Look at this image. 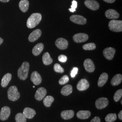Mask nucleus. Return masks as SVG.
<instances>
[{
  "mask_svg": "<svg viewBox=\"0 0 122 122\" xmlns=\"http://www.w3.org/2000/svg\"><path fill=\"white\" fill-rule=\"evenodd\" d=\"M42 20V15L38 13H33L28 18L27 21V26L32 29L38 25Z\"/></svg>",
  "mask_w": 122,
  "mask_h": 122,
  "instance_id": "f257e3e1",
  "label": "nucleus"
},
{
  "mask_svg": "<svg viewBox=\"0 0 122 122\" xmlns=\"http://www.w3.org/2000/svg\"><path fill=\"white\" fill-rule=\"evenodd\" d=\"M30 64L27 61L23 62L21 66L18 70V76L21 80H25L28 76Z\"/></svg>",
  "mask_w": 122,
  "mask_h": 122,
  "instance_id": "f03ea898",
  "label": "nucleus"
},
{
  "mask_svg": "<svg viewBox=\"0 0 122 122\" xmlns=\"http://www.w3.org/2000/svg\"><path fill=\"white\" fill-rule=\"evenodd\" d=\"M8 99L12 101L17 100L20 97V94L18 91L17 87L15 86L10 87L7 92Z\"/></svg>",
  "mask_w": 122,
  "mask_h": 122,
  "instance_id": "7ed1b4c3",
  "label": "nucleus"
},
{
  "mask_svg": "<svg viewBox=\"0 0 122 122\" xmlns=\"http://www.w3.org/2000/svg\"><path fill=\"white\" fill-rule=\"evenodd\" d=\"M109 27L110 30L115 32L122 31V21L113 20L109 23Z\"/></svg>",
  "mask_w": 122,
  "mask_h": 122,
  "instance_id": "20e7f679",
  "label": "nucleus"
},
{
  "mask_svg": "<svg viewBox=\"0 0 122 122\" xmlns=\"http://www.w3.org/2000/svg\"><path fill=\"white\" fill-rule=\"evenodd\" d=\"M109 102V100L107 98L101 97L96 100L95 103L96 106L98 109H103L108 106Z\"/></svg>",
  "mask_w": 122,
  "mask_h": 122,
  "instance_id": "39448f33",
  "label": "nucleus"
},
{
  "mask_svg": "<svg viewBox=\"0 0 122 122\" xmlns=\"http://www.w3.org/2000/svg\"><path fill=\"white\" fill-rule=\"evenodd\" d=\"M71 21L75 24L83 25L86 24V19L80 15H72L70 18Z\"/></svg>",
  "mask_w": 122,
  "mask_h": 122,
  "instance_id": "423d86ee",
  "label": "nucleus"
},
{
  "mask_svg": "<svg viewBox=\"0 0 122 122\" xmlns=\"http://www.w3.org/2000/svg\"><path fill=\"white\" fill-rule=\"evenodd\" d=\"M10 109L8 106L2 107L0 112V119L2 121L7 120L10 114Z\"/></svg>",
  "mask_w": 122,
  "mask_h": 122,
  "instance_id": "0eeeda50",
  "label": "nucleus"
},
{
  "mask_svg": "<svg viewBox=\"0 0 122 122\" xmlns=\"http://www.w3.org/2000/svg\"><path fill=\"white\" fill-rule=\"evenodd\" d=\"M88 35L84 33H78L75 34L73 37V39L76 43H80L86 41L88 39Z\"/></svg>",
  "mask_w": 122,
  "mask_h": 122,
  "instance_id": "6e6552de",
  "label": "nucleus"
},
{
  "mask_svg": "<svg viewBox=\"0 0 122 122\" xmlns=\"http://www.w3.org/2000/svg\"><path fill=\"white\" fill-rule=\"evenodd\" d=\"M55 44L57 48L61 50H64L67 48L68 46V42L65 39L60 38L56 40L55 42Z\"/></svg>",
  "mask_w": 122,
  "mask_h": 122,
  "instance_id": "1a4fd4ad",
  "label": "nucleus"
},
{
  "mask_svg": "<svg viewBox=\"0 0 122 122\" xmlns=\"http://www.w3.org/2000/svg\"><path fill=\"white\" fill-rule=\"evenodd\" d=\"M116 50L113 48H105L103 51V54L104 57L108 60H111L113 59L114 55L115 53Z\"/></svg>",
  "mask_w": 122,
  "mask_h": 122,
  "instance_id": "9d476101",
  "label": "nucleus"
},
{
  "mask_svg": "<svg viewBox=\"0 0 122 122\" xmlns=\"http://www.w3.org/2000/svg\"><path fill=\"white\" fill-rule=\"evenodd\" d=\"M85 5L88 8L92 10H96L100 7L99 3L94 0H86L85 1Z\"/></svg>",
  "mask_w": 122,
  "mask_h": 122,
  "instance_id": "9b49d317",
  "label": "nucleus"
},
{
  "mask_svg": "<svg viewBox=\"0 0 122 122\" xmlns=\"http://www.w3.org/2000/svg\"><path fill=\"white\" fill-rule=\"evenodd\" d=\"M47 90L44 87H40L35 93V99L38 101H41L44 99V97L47 94Z\"/></svg>",
  "mask_w": 122,
  "mask_h": 122,
  "instance_id": "f8f14e48",
  "label": "nucleus"
},
{
  "mask_svg": "<svg viewBox=\"0 0 122 122\" xmlns=\"http://www.w3.org/2000/svg\"><path fill=\"white\" fill-rule=\"evenodd\" d=\"M84 66L88 72H93L95 70V66L90 59H86L84 62Z\"/></svg>",
  "mask_w": 122,
  "mask_h": 122,
  "instance_id": "ddd939ff",
  "label": "nucleus"
},
{
  "mask_svg": "<svg viewBox=\"0 0 122 122\" xmlns=\"http://www.w3.org/2000/svg\"><path fill=\"white\" fill-rule=\"evenodd\" d=\"M42 35V32L40 30L37 29L33 31L29 35L28 39L30 42H34L39 39Z\"/></svg>",
  "mask_w": 122,
  "mask_h": 122,
  "instance_id": "4468645a",
  "label": "nucleus"
},
{
  "mask_svg": "<svg viewBox=\"0 0 122 122\" xmlns=\"http://www.w3.org/2000/svg\"><path fill=\"white\" fill-rule=\"evenodd\" d=\"M90 84L86 79H81L77 85V89L79 91H84L89 87Z\"/></svg>",
  "mask_w": 122,
  "mask_h": 122,
  "instance_id": "2eb2a0df",
  "label": "nucleus"
},
{
  "mask_svg": "<svg viewBox=\"0 0 122 122\" xmlns=\"http://www.w3.org/2000/svg\"><path fill=\"white\" fill-rule=\"evenodd\" d=\"M31 81L35 85H39L41 83L42 79L37 71H34L31 75Z\"/></svg>",
  "mask_w": 122,
  "mask_h": 122,
  "instance_id": "dca6fc26",
  "label": "nucleus"
},
{
  "mask_svg": "<svg viewBox=\"0 0 122 122\" xmlns=\"http://www.w3.org/2000/svg\"><path fill=\"white\" fill-rule=\"evenodd\" d=\"M105 16L109 19L115 20L119 17V14L117 11L113 9H109L105 12Z\"/></svg>",
  "mask_w": 122,
  "mask_h": 122,
  "instance_id": "f3484780",
  "label": "nucleus"
},
{
  "mask_svg": "<svg viewBox=\"0 0 122 122\" xmlns=\"http://www.w3.org/2000/svg\"><path fill=\"white\" fill-rule=\"evenodd\" d=\"M23 113L26 117V118L31 119L34 118L35 116L36 112L35 110L29 107H26L24 109Z\"/></svg>",
  "mask_w": 122,
  "mask_h": 122,
  "instance_id": "a211bd4d",
  "label": "nucleus"
},
{
  "mask_svg": "<svg viewBox=\"0 0 122 122\" xmlns=\"http://www.w3.org/2000/svg\"><path fill=\"white\" fill-rule=\"evenodd\" d=\"M74 115V112L72 110H64L61 113V117L65 120H68L73 118Z\"/></svg>",
  "mask_w": 122,
  "mask_h": 122,
  "instance_id": "6ab92c4d",
  "label": "nucleus"
},
{
  "mask_svg": "<svg viewBox=\"0 0 122 122\" xmlns=\"http://www.w3.org/2000/svg\"><path fill=\"white\" fill-rule=\"evenodd\" d=\"M44 45L42 43H39L36 44L33 48L32 53L35 56H37L42 52L44 50Z\"/></svg>",
  "mask_w": 122,
  "mask_h": 122,
  "instance_id": "aec40b11",
  "label": "nucleus"
},
{
  "mask_svg": "<svg viewBox=\"0 0 122 122\" xmlns=\"http://www.w3.org/2000/svg\"><path fill=\"white\" fill-rule=\"evenodd\" d=\"M91 113L88 110H80L77 114V117L81 119H86L91 116Z\"/></svg>",
  "mask_w": 122,
  "mask_h": 122,
  "instance_id": "412c9836",
  "label": "nucleus"
},
{
  "mask_svg": "<svg viewBox=\"0 0 122 122\" xmlns=\"http://www.w3.org/2000/svg\"><path fill=\"white\" fill-rule=\"evenodd\" d=\"M11 77H12V75L10 73H8L5 74L1 80V86L3 87H6L9 84L10 81H11Z\"/></svg>",
  "mask_w": 122,
  "mask_h": 122,
  "instance_id": "4be33fe9",
  "label": "nucleus"
},
{
  "mask_svg": "<svg viewBox=\"0 0 122 122\" xmlns=\"http://www.w3.org/2000/svg\"><path fill=\"white\" fill-rule=\"evenodd\" d=\"M108 79V75L106 73H103L101 74V75L99 78L98 81V86L99 87H102L104 86L105 83L107 81Z\"/></svg>",
  "mask_w": 122,
  "mask_h": 122,
  "instance_id": "5701e85b",
  "label": "nucleus"
},
{
  "mask_svg": "<svg viewBox=\"0 0 122 122\" xmlns=\"http://www.w3.org/2000/svg\"><path fill=\"white\" fill-rule=\"evenodd\" d=\"M29 1L28 0H21L19 2V5L20 10L23 12H26L29 7Z\"/></svg>",
  "mask_w": 122,
  "mask_h": 122,
  "instance_id": "b1692460",
  "label": "nucleus"
},
{
  "mask_svg": "<svg viewBox=\"0 0 122 122\" xmlns=\"http://www.w3.org/2000/svg\"><path fill=\"white\" fill-rule=\"evenodd\" d=\"M122 81V75L120 74H116L112 79L111 84L113 86H117L121 83Z\"/></svg>",
  "mask_w": 122,
  "mask_h": 122,
  "instance_id": "393cba45",
  "label": "nucleus"
},
{
  "mask_svg": "<svg viewBox=\"0 0 122 122\" xmlns=\"http://www.w3.org/2000/svg\"><path fill=\"white\" fill-rule=\"evenodd\" d=\"M72 92V87L70 85H66L64 87H62L61 91V94L64 96H67L70 95Z\"/></svg>",
  "mask_w": 122,
  "mask_h": 122,
  "instance_id": "a878e982",
  "label": "nucleus"
},
{
  "mask_svg": "<svg viewBox=\"0 0 122 122\" xmlns=\"http://www.w3.org/2000/svg\"><path fill=\"white\" fill-rule=\"evenodd\" d=\"M42 60L45 65H50L53 61L52 58L50 57L49 53L48 52L44 53L42 57Z\"/></svg>",
  "mask_w": 122,
  "mask_h": 122,
  "instance_id": "bb28decb",
  "label": "nucleus"
},
{
  "mask_svg": "<svg viewBox=\"0 0 122 122\" xmlns=\"http://www.w3.org/2000/svg\"><path fill=\"white\" fill-rule=\"evenodd\" d=\"M54 100V99L52 96H48L45 97L43 100V103L44 106H46V107H50Z\"/></svg>",
  "mask_w": 122,
  "mask_h": 122,
  "instance_id": "cd10ccee",
  "label": "nucleus"
},
{
  "mask_svg": "<svg viewBox=\"0 0 122 122\" xmlns=\"http://www.w3.org/2000/svg\"><path fill=\"white\" fill-rule=\"evenodd\" d=\"M117 119V115L115 113H109L105 117V120L107 122H113Z\"/></svg>",
  "mask_w": 122,
  "mask_h": 122,
  "instance_id": "c85d7f7f",
  "label": "nucleus"
},
{
  "mask_svg": "<svg viewBox=\"0 0 122 122\" xmlns=\"http://www.w3.org/2000/svg\"><path fill=\"white\" fill-rule=\"evenodd\" d=\"M16 122H26V118L23 113H18L15 117Z\"/></svg>",
  "mask_w": 122,
  "mask_h": 122,
  "instance_id": "c756f323",
  "label": "nucleus"
},
{
  "mask_svg": "<svg viewBox=\"0 0 122 122\" xmlns=\"http://www.w3.org/2000/svg\"><path fill=\"white\" fill-rule=\"evenodd\" d=\"M82 48L85 50H92L96 49V45L94 43H91L84 45Z\"/></svg>",
  "mask_w": 122,
  "mask_h": 122,
  "instance_id": "7c9ffc66",
  "label": "nucleus"
},
{
  "mask_svg": "<svg viewBox=\"0 0 122 122\" xmlns=\"http://www.w3.org/2000/svg\"><path fill=\"white\" fill-rule=\"evenodd\" d=\"M122 89H119L115 92V93L114 95V96H113L114 100L115 102H118L122 98Z\"/></svg>",
  "mask_w": 122,
  "mask_h": 122,
  "instance_id": "2f4dec72",
  "label": "nucleus"
},
{
  "mask_svg": "<svg viewBox=\"0 0 122 122\" xmlns=\"http://www.w3.org/2000/svg\"><path fill=\"white\" fill-rule=\"evenodd\" d=\"M54 70L55 72L60 73H62L64 72V69L61 66V65L58 63H56L54 65Z\"/></svg>",
  "mask_w": 122,
  "mask_h": 122,
  "instance_id": "473e14b6",
  "label": "nucleus"
},
{
  "mask_svg": "<svg viewBox=\"0 0 122 122\" xmlns=\"http://www.w3.org/2000/svg\"><path fill=\"white\" fill-rule=\"evenodd\" d=\"M69 79L67 75L63 76L59 80V84L61 85H65L66 83H67L69 81Z\"/></svg>",
  "mask_w": 122,
  "mask_h": 122,
  "instance_id": "72a5a7b5",
  "label": "nucleus"
},
{
  "mask_svg": "<svg viewBox=\"0 0 122 122\" xmlns=\"http://www.w3.org/2000/svg\"><path fill=\"white\" fill-rule=\"evenodd\" d=\"M77 6V1L75 0H73L72 1V5H71V8L69 9V10L71 12H74L75 11H76Z\"/></svg>",
  "mask_w": 122,
  "mask_h": 122,
  "instance_id": "f704fd0d",
  "label": "nucleus"
},
{
  "mask_svg": "<svg viewBox=\"0 0 122 122\" xmlns=\"http://www.w3.org/2000/svg\"><path fill=\"white\" fill-rule=\"evenodd\" d=\"M67 57L64 55H59L58 57V60L59 61H60L61 62H66L67 61Z\"/></svg>",
  "mask_w": 122,
  "mask_h": 122,
  "instance_id": "c9c22d12",
  "label": "nucleus"
},
{
  "mask_svg": "<svg viewBox=\"0 0 122 122\" xmlns=\"http://www.w3.org/2000/svg\"><path fill=\"white\" fill-rule=\"evenodd\" d=\"M78 70V69L77 67H74L73 68V69L71 71V77L74 78L75 77L76 75L77 74Z\"/></svg>",
  "mask_w": 122,
  "mask_h": 122,
  "instance_id": "e433bc0d",
  "label": "nucleus"
},
{
  "mask_svg": "<svg viewBox=\"0 0 122 122\" xmlns=\"http://www.w3.org/2000/svg\"><path fill=\"white\" fill-rule=\"evenodd\" d=\"M90 122H101L100 118L98 117H95L92 119Z\"/></svg>",
  "mask_w": 122,
  "mask_h": 122,
  "instance_id": "4c0bfd02",
  "label": "nucleus"
},
{
  "mask_svg": "<svg viewBox=\"0 0 122 122\" xmlns=\"http://www.w3.org/2000/svg\"><path fill=\"white\" fill-rule=\"evenodd\" d=\"M118 117L120 120H122V111L121 110L118 114Z\"/></svg>",
  "mask_w": 122,
  "mask_h": 122,
  "instance_id": "58836bf2",
  "label": "nucleus"
},
{
  "mask_svg": "<svg viewBox=\"0 0 122 122\" xmlns=\"http://www.w3.org/2000/svg\"><path fill=\"white\" fill-rule=\"evenodd\" d=\"M103 0L105 2L109 3H113L115 1V0Z\"/></svg>",
  "mask_w": 122,
  "mask_h": 122,
  "instance_id": "ea45409f",
  "label": "nucleus"
},
{
  "mask_svg": "<svg viewBox=\"0 0 122 122\" xmlns=\"http://www.w3.org/2000/svg\"><path fill=\"white\" fill-rule=\"evenodd\" d=\"M10 1V0H0V1L2 2H4V3H5V2H8Z\"/></svg>",
  "mask_w": 122,
  "mask_h": 122,
  "instance_id": "a19ab883",
  "label": "nucleus"
},
{
  "mask_svg": "<svg viewBox=\"0 0 122 122\" xmlns=\"http://www.w3.org/2000/svg\"><path fill=\"white\" fill-rule=\"evenodd\" d=\"M3 42V39L0 37V45L2 44Z\"/></svg>",
  "mask_w": 122,
  "mask_h": 122,
  "instance_id": "79ce46f5",
  "label": "nucleus"
},
{
  "mask_svg": "<svg viewBox=\"0 0 122 122\" xmlns=\"http://www.w3.org/2000/svg\"><path fill=\"white\" fill-rule=\"evenodd\" d=\"M121 104H122V100H121Z\"/></svg>",
  "mask_w": 122,
  "mask_h": 122,
  "instance_id": "37998d69",
  "label": "nucleus"
}]
</instances>
